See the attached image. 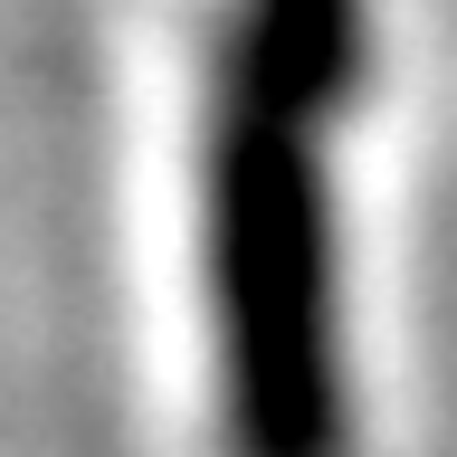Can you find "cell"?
I'll return each mask as SVG.
<instances>
[{"mask_svg":"<svg viewBox=\"0 0 457 457\" xmlns=\"http://www.w3.org/2000/svg\"><path fill=\"white\" fill-rule=\"evenodd\" d=\"M362 77V0H238L210 86L200 220L238 457H343L324 134Z\"/></svg>","mask_w":457,"mask_h":457,"instance_id":"obj_1","label":"cell"}]
</instances>
